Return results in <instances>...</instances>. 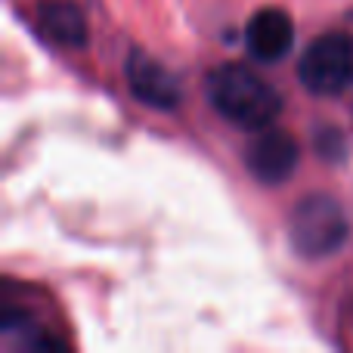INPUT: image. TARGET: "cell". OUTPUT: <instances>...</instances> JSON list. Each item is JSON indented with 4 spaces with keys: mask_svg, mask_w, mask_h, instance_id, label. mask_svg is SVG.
<instances>
[{
    "mask_svg": "<svg viewBox=\"0 0 353 353\" xmlns=\"http://www.w3.org/2000/svg\"><path fill=\"white\" fill-rule=\"evenodd\" d=\"M208 97L226 121L245 130H267L282 112V99L261 74L245 65H217L208 74Z\"/></svg>",
    "mask_w": 353,
    "mask_h": 353,
    "instance_id": "obj_1",
    "label": "cell"
},
{
    "mask_svg": "<svg viewBox=\"0 0 353 353\" xmlns=\"http://www.w3.org/2000/svg\"><path fill=\"white\" fill-rule=\"evenodd\" d=\"M347 217L332 195L313 192L294 205L288 217V239L301 257H329L347 242Z\"/></svg>",
    "mask_w": 353,
    "mask_h": 353,
    "instance_id": "obj_2",
    "label": "cell"
},
{
    "mask_svg": "<svg viewBox=\"0 0 353 353\" xmlns=\"http://www.w3.org/2000/svg\"><path fill=\"white\" fill-rule=\"evenodd\" d=\"M298 78L310 93L332 97L353 84V41L347 34H323L304 50L298 62Z\"/></svg>",
    "mask_w": 353,
    "mask_h": 353,
    "instance_id": "obj_3",
    "label": "cell"
},
{
    "mask_svg": "<svg viewBox=\"0 0 353 353\" xmlns=\"http://www.w3.org/2000/svg\"><path fill=\"white\" fill-rule=\"evenodd\" d=\"M245 165L261 183H285L298 168V143L285 130H263L245 152Z\"/></svg>",
    "mask_w": 353,
    "mask_h": 353,
    "instance_id": "obj_4",
    "label": "cell"
},
{
    "mask_svg": "<svg viewBox=\"0 0 353 353\" xmlns=\"http://www.w3.org/2000/svg\"><path fill=\"white\" fill-rule=\"evenodd\" d=\"M128 87L140 103L152 105V109H176L180 105V84L159 59L146 53H134L128 59Z\"/></svg>",
    "mask_w": 353,
    "mask_h": 353,
    "instance_id": "obj_5",
    "label": "cell"
},
{
    "mask_svg": "<svg viewBox=\"0 0 353 353\" xmlns=\"http://www.w3.org/2000/svg\"><path fill=\"white\" fill-rule=\"evenodd\" d=\"M245 43L251 56L261 62H279L288 50L294 47V22L285 10L263 6L248 19L245 28Z\"/></svg>",
    "mask_w": 353,
    "mask_h": 353,
    "instance_id": "obj_6",
    "label": "cell"
},
{
    "mask_svg": "<svg viewBox=\"0 0 353 353\" xmlns=\"http://www.w3.org/2000/svg\"><path fill=\"white\" fill-rule=\"evenodd\" d=\"M37 28L43 37L62 47H84L87 43V19L72 0H43L37 10Z\"/></svg>",
    "mask_w": 353,
    "mask_h": 353,
    "instance_id": "obj_7",
    "label": "cell"
}]
</instances>
